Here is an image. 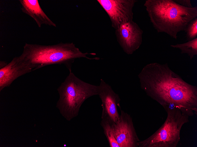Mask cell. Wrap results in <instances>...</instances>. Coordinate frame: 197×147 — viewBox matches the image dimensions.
<instances>
[{"mask_svg": "<svg viewBox=\"0 0 197 147\" xmlns=\"http://www.w3.org/2000/svg\"><path fill=\"white\" fill-rule=\"evenodd\" d=\"M173 48L179 49L181 54H187L192 60L197 55V37L186 43L171 45Z\"/></svg>", "mask_w": 197, "mask_h": 147, "instance_id": "cell-12", "label": "cell"}, {"mask_svg": "<svg viewBox=\"0 0 197 147\" xmlns=\"http://www.w3.org/2000/svg\"><path fill=\"white\" fill-rule=\"evenodd\" d=\"M138 77L141 88L163 108L176 107L189 116L197 114V87L185 81L167 63L147 64Z\"/></svg>", "mask_w": 197, "mask_h": 147, "instance_id": "cell-1", "label": "cell"}, {"mask_svg": "<svg viewBox=\"0 0 197 147\" xmlns=\"http://www.w3.org/2000/svg\"><path fill=\"white\" fill-rule=\"evenodd\" d=\"M109 16L111 26L118 29L122 24L133 21V9L137 0H97Z\"/></svg>", "mask_w": 197, "mask_h": 147, "instance_id": "cell-6", "label": "cell"}, {"mask_svg": "<svg viewBox=\"0 0 197 147\" xmlns=\"http://www.w3.org/2000/svg\"><path fill=\"white\" fill-rule=\"evenodd\" d=\"M167 113L161 126L147 139L137 142V147H177L183 125L189 121V116L176 107L164 108Z\"/></svg>", "mask_w": 197, "mask_h": 147, "instance_id": "cell-5", "label": "cell"}, {"mask_svg": "<svg viewBox=\"0 0 197 147\" xmlns=\"http://www.w3.org/2000/svg\"><path fill=\"white\" fill-rule=\"evenodd\" d=\"M98 95L102 104L101 119L116 123L119 120V114L117 107L120 106V99L118 94L112 89L111 86L103 79H101Z\"/></svg>", "mask_w": 197, "mask_h": 147, "instance_id": "cell-9", "label": "cell"}, {"mask_svg": "<svg viewBox=\"0 0 197 147\" xmlns=\"http://www.w3.org/2000/svg\"><path fill=\"white\" fill-rule=\"evenodd\" d=\"M119 120L113 123L115 138L120 147H137L139 140L130 115L120 109Z\"/></svg>", "mask_w": 197, "mask_h": 147, "instance_id": "cell-8", "label": "cell"}, {"mask_svg": "<svg viewBox=\"0 0 197 147\" xmlns=\"http://www.w3.org/2000/svg\"><path fill=\"white\" fill-rule=\"evenodd\" d=\"M184 31L187 40L189 41L197 37V17L191 21L187 26Z\"/></svg>", "mask_w": 197, "mask_h": 147, "instance_id": "cell-14", "label": "cell"}, {"mask_svg": "<svg viewBox=\"0 0 197 147\" xmlns=\"http://www.w3.org/2000/svg\"><path fill=\"white\" fill-rule=\"evenodd\" d=\"M89 54L95 55L96 54L83 53L73 43H60L51 45L25 43L23 52L19 56L33 69V71L48 65L62 64L71 72L72 64L76 59H99L89 58L87 56Z\"/></svg>", "mask_w": 197, "mask_h": 147, "instance_id": "cell-3", "label": "cell"}, {"mask_svg": "<svg viewBox=\"0 0 197 147\" xmlns=\"http://www.w3.org/2000/svg\"><path fill=\"white\" fill-rule=\"evenodd\" d=\"M7 63L4 61H0V68H2L5 66L7 64Z\"/></svg>", "mask_w": 197, "mask_h": 147, "instance_id": "cell-16", "label": "cell"}, {"mask_svg": "<svg viewBox=\"0 0 197 147\" xmlns=\"http://www.w3.org/2000/svg\"><path fill=\"white\" fill-rule=\"evenodd\" d=\"M150 21L158 33H166L176 40L189 23L197 17V6L187 8L174 0H146L144 5Z\"/></svg>", "mask_w": 197, "mask_h": 147, "instance_id": "cell-2", "label": "cell"}, {"mask_svg": "<svg viewBox=\"0 0 197 147\" xmlns=\"http://www.w3.org/2000/svg\"><path fill=\"white\" fill-rule=\"evenodd\" d=\"M22 7V11L33 18L39 28L43 24L56 27L44 12L37 0H19Z\"/></svg>", "mask_w": 197, "mask_h": 147, "instance_id": "cell-11", "label": "cell"}, {"mask_svg": "<svg viewBox=\"0 0 197 147\" xmlns=\"http://www.w3.org/2000/svg\"><path fill=\"white\" fill-rule=\"evenodd\" d=\"M142 30L133 21L122 24L115 30L118 42L126 53L132 54L137 50L142 42Z\"/></svg>", "mask_w": 197, "mask_h": 147, "instance_id": "cell-7", "label": "cell"}, {"mask_svg": "<svg viewBox=\"0 0 197 147\" xmlns=\"http://www.w3.org/2000/svg\"><path fill=\"white\" fill-rule=\"evenodd\" d=\"M99 86L86 83L72 72L58 88L59 98L56 107L67 121L78 116L80 108L89 97L98 94Z\"/></svg>", "mask_w": 197, "mask_h": 147, "instance_id": "cell-4", "label": "cell"}, {"mask_svg": "<svg viewBox=\"0 0 197 147\" xmlns=\"http://www.w3.org/2000/svg\"><path fill=\"white\" fill-rule=\"evenodd\" d=\"M177 4L184 7H193L190 0H174Z\"/></svg>", "mask_w": 197, "mask_h": 147, "instance_id": "cell-15", "label": "cell"}, {"mask_svg": "<svg viewBox=\"0 0 197 147\" xmlns=\"http://www.w3.org/2000/svg\"><path fill=\"white\" fill-rule=\"evenodd\" d=\"M112 123L108 120L101 119V125L109 143L110 147H120L114 135Z\"/></svg>", "mask_w": 197, "mask_h": 147, "instance_id": "cell-13", "label": "cell"}, {"mask_svg": "<svg viewBox=\"0 0 197 147\" xmlns=\"http://www.w3.org/2000/svg\"><path fill=\"white\" fill-rule=\"evenodd\" d=\"M32 71L33 69L19 56L14 57L5 66L0 68V91L9 87L18 77Z\"/></svg>", "mask_w": 197, "mask_h": 147, "instance_id": "cell-10", "label": "cell"}]
</instances>
